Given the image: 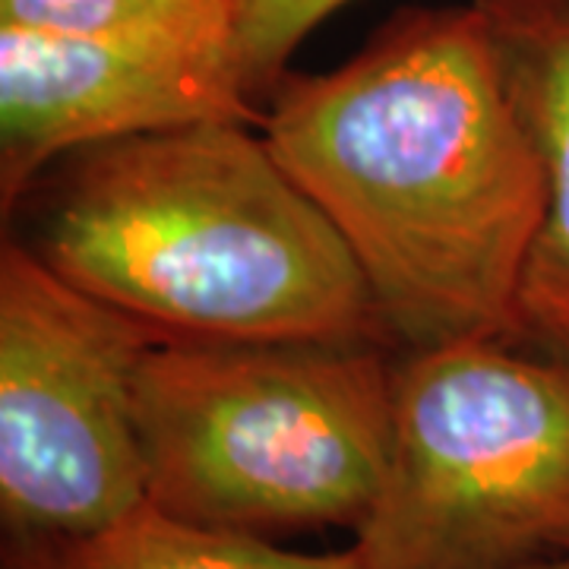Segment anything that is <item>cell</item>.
<instances>
[{"label": "cell", "instance_id": "5", "mask_svg": "<svg viewBox=\"0 0 569 569\" xmlns=\"http://www.w3.org/2000/svg\"><path fill=\"white\" fill-rule=\"evenodd\" d=\"M146 326L0 250V522L7 538L96 531L146 503L133 418Z\"/></svg>", "mask_w": 569, "mask_h": 569}, {"label": "cell", "instance_id": "7", "mask_svg": "<svg viewBox=\"0 0 569 569\" xmlns=\"http://www.w3.org/2000/svg\"><path fill=\"white\" fill-rule=\"evenodd\" d=\"M509 102L545 168L548 206L516 307V342L569 361V0H471Z\"/></svg>", "mask_w": 569, "mask_h": 569}, {"label": "cell", "instance_id": "4", "mask_svg": "<svg viewBox=\"0 0 569 569\" xmlns=\"http://www.w3.org/2000/svg\"><path fill=\"white\" fill-rule=\"evenodd\" d=\"M365 569H522L569 557V361L466 339L392 373L387 485Z\"/></svg>", "mask_w": 569, "mask_h": 569}, {"label": "cell", "instance_id": "1", "mask_svg": "<svg viewBox=\"0 0 569 569\" xmlns=\"http://www.w3.org/2000/svg\"><path fill=\"white\" fill-rule=\"evenodd\" d=\"M260 133L351 250L408 351L516 342L548 206L478 7H411L323 73H284Z\"/></svg>", "mask_w": 569, "mask_h": 569}, {"label": "cell", "instance_id": "11", "mask_svg": "<svg viewBox=\"0 0 569 569\" xmlns=\"http://www.w3.org/2000/svg\"><path fill=\"white\" fill-rule=\"evenodd\" d=\"M522 569H569V557H557V560H545V563H531Z\"/></svg>", "mask_w": 569, "mask_h": 569}, {"label": "cell", "instance_id": "3", "mask_svg": "<svg viewBox=\"0 0 569 569\" xmlns=\"http://www.w3.org/2000/svg\"><path fill=\"white\" fill-rule=\"evenodd\" d=\"M392 373L370 342H152L133 389L146 503L263 541L358 531L387 485Z\"/></svg>", "mask_w": 569, "mask_h": 569}, {"label": "cell", "instance_id": "8", "mask_svg": "<svg viewBox=\"0 0 569 569\" xmlns=\"http://www.w3.org/2000/svg\"><path fill=\"white\" fill-rule=\"evenodd\" d=\"M0 569H365L358 550L298 553L272 541L171 519L149 503L102 529L3 538Z\"/></svg>", "mask_w": 569, "mask_h": 569}, {"label": "cell", "instance_id": "9", "mask_svg": "<svg viewBox=\"0 0 569 569\" xmlns=\"http://www.w3.org/2000/svg\"><path fill=\"white\" fill-rule=\"evenodd\" d=\"M241 0H0V26L63 36L234 29Z\"/></svg>", "mask_w": 569, "mask_h": 569}, {"label": "cell", "instance_id": "6", "mask_svg": "<svg viewBox=\"0 0 569 569\" xmlns=\"http://www.w3.org/2000/svg\"><path fill=\"white\" fill-rule=\"evenodd\" d=\"M193 123H253L234 29L63 36L0 26V209L63 159Z\"/></svg>", "mask_w": 569, "mask_h": 569}, {"label": "cell", "instance_id": "10", "mask_svg": "<svg viewBox=\"0 0 569 569\" xmlns=\"http://www.w3.org/2000/svg\"><path fill=\"white\" fill-rule=\"evenodd\" d=\"M351 0H241L238 58L253 96L272 92L305 39Z\"/></svg>", "mask_w": 569, "mask_h": 569}, {"label": "cell", "instance_id": "2", "mask_svg": "<svg viewBox=\"0 0 569 569\" xmlns=\"http://www.w3.org/2000/svg\"><path fill=\"white\" fill-rule=\"evenodd\" d=\"M253 123H193L51 168L32 250L156 339L389 346L351 250Z\"/></svg>", "mask_w": 569, "mask_h": 569}]
</instances>
